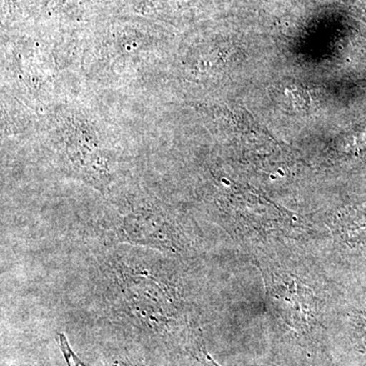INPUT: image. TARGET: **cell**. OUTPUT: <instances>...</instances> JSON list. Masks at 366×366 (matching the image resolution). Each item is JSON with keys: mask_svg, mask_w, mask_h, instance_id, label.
Instances as JSON below:
<instances>
[{"mask_svg": "<svg viewBox=\"0 0 366 366\" xmlns=\"http://www.w3.org/2000/svg\"><path fill=\"white\" fill-rule=\"evenodd\" d=\"M207 358H208L209 365H211V366H219L218 365H216V363L214 362V361L212 360L211 358H209V356H207Z\"/></svg>", "mask_w": 366, "mask_h": 366, "instance_id": "277c9868", "label": "cell"}, {"mask_svg": "<svg viewBox=\"0 0 366 366\" xmlns=\"http://www.w3.org/2000/svg\"><path fill=\"white\" fill-rule=\"evenodd\" d=\"M362 329H361V343L366 350V317L363 319Z\"/></svg>", "mask_w": 366, "mask_h": 366, "instance_id": "3957f363", "label": "cell"}, {"mask_svg": "<svg viewBox=\"0 0 366 366\" xmlns=\"http://www.w3.org/2000/svg\"><path fill=\"white\" fill-rule=\"evenodd\" d=\"M347 220L343 231L349 239L352 242H363L366 239V216L354 213Z\"/></svg>", "mask_w": 366, "mask_h": 366, "instance_id": "6da1fadb", "label": "cell"}, {"mask_svg": "<svg viewBox=\"0 0 366 366\" xmlns=\"http://www.w3.org/2000/svg\"><path fill=\"white\" fill-rule=\"evenodd\" d=\"M122 366H132V365H122Z\"/></svg>", "mask_w": 366, "mask_h": 366, "instance_id": "5b68a950", "label": "cell"}, {"mask_svg": "<svg viewBox=\"0 0 366 366\" xmlns=\"http://www.w3.org/2000/svg\"><path fill=\"white\" fill-rule=\"evenodd\" d=\"M59 343L62 353H64V360H66L69 366H86L81 362V360L74 353L66 336L64 334H59Z\"/></svg>", "mask_w": 366, "mask_h": 366, "instance_id": "7a4b0ae2", "label": "cell"}]
</instances>
